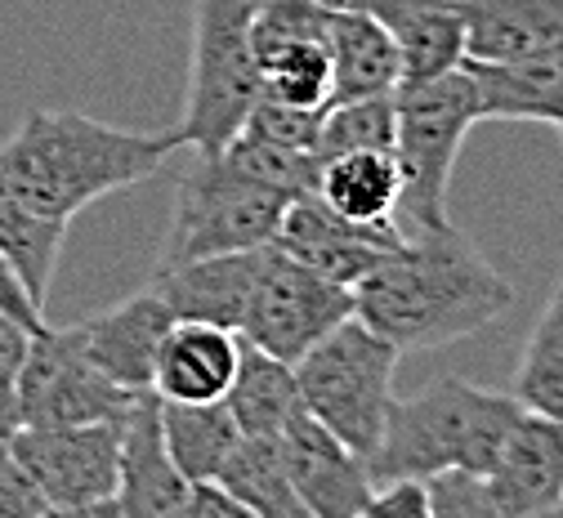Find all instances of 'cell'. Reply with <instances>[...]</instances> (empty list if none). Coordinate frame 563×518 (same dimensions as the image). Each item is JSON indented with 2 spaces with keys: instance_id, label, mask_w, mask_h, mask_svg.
I'll list each match as a JSON object with an SVG mask.
<instances>
[{
  "instance_id": "cell-29",
  "label": "cell",
  "mask_w": 563,
  "mask_h": 518,
  "mask_svg": "<svg viewBox=\"0 0 563 518\" xmlns=\"http://www.w3.org/2000/svg\"><path fill=\"white\" fill-rule=\"evenodd\" d=\"M335 153H394V95L327 103L318 121V162Z\"/></svg>"
},
{
  "instance_id": "cell-16",
  "label": "cell",
  "mask_w": 563,
  "mask_h": 518,
  "mask_svg": "<svg viewBox=\"0 0 563 518\" xmlns=\"http://www.w3.org/2000/svg\"><path fill=\"white\" fill-rule=\"evenodd\" d=\"M260 255H264V246L170 264V268H157L153 290L162 295L166 309L179 322H210V327L238 331L246 300H251V286H255V273H260Z\"/></svg>"
},
{
  "instance_id": "cell-27",
  "label": "cell",
  "mask_w": 563,
  "mask_h": 518,
  "mask_svg": "<svg viewBox=\"0 0 563 518\" xmlns=\"http://www.w3.org/2000/svg\"><path fill=\"white\" fill-rule=\"evenodd\" d=\"M260 63V99H277L291 108H327L331 103V58L327 41H291L255 58Z\"/></svg>"
},
{
  "instance_id": "cell-34",
  "label": "cell",
  "mask_w": 563,
  "mask_h": 518,
  "mask_svg": "<svg viewBox=\"0 0 563 518\" xmlns=\"http://www.w3.org/2000/svg\"><path fill=\"white\" fill-rule=\"evenodd\" d=\"M179 518H251V514L242 509V500H238L220 478H197V483H188V492H184Z\"/></svg>"
},
{
  "instance_id": "cell-4",
  "label": "cell",
  "mask_w": 563,
  "mask_h": 518,
  "mask_svg": "<svg viewBox=\"0 0 563 518\" xmlns=\"http://www.w3.org/2000/svg\"><path fill=\"white\" fill-rule=\"evenodd\" d=\"M394 366H398V344H389L380 331L349 313L309 353L291 362V372H296L300 407L367 461L376 452L385 411L394 403Z\"/></svg>"
},
{
  "instance_id": "cell-24",
  "label": "cell",
  "mask_w": 563,
  "mask_h": 518,
  "mask_svg": "<svg viewBox=\"0 0 563 518\" xmlns=\"http://www.w3.org/2000/svg\"><path fill=\"white\" fill-rule=\"evenodd\" d=\"M220 483L242 500L251 518H309L287 478L277 433H242L220 470Z\"/></svg>"
},
{
  "instance_id": "cell-12",
  "label": "cell",
  "mask_w": 563,
  "mask_h": 518,
  "mask_svg": "<svg viewBox=\"0 0 563 518\" xmlns=\"http://www.w3.org/2000/svg\"><path fill=\"white\" fill-rule=\"evenodd\" d=\"M282 461H287V478L305 505L309 518H358L367 514V500L376 492L367 461L344 448V442L313 420L305 407H296L277 433Z\"/></svg>"
},
{
  "instance_id": "cell-23",
  "label": "cell",
  "mask_w": 563,
  "mask_h": 518,
  "mask_svg": "<svg viewBox=\"0 0 563 518\" xmlns=\"http://www.w3.org/2000/svg\"><path fill=\"white\" fill-rule=\"evenodd\" d=\"M63 238H67L63 219L41 214L0 179V255L10 260V268L19 273V282L27 286V295L41 309L49 300V282H54V268L63 255Z\"/></svg>"
},
{
  "instance_id": "cell-38",
  "label": "cell",
  "mask_w": 563,
  "mask_h": 518,
  "mask_svg": "<svg viewBox=\"0 0 563 518\" xmlns=\"http://www.w3.org/2000/svg\"><path fill=\"white\" fill-rule=\"evenodd\" d=\"M559 130H563V125H559Z\"/></svg>"
},
{
  "instance_id": "cell-21",
  "label": "cell",
  "mask_w": 563,
  "mask_h": 518,
  "mask_svg": "<svg viewBox=\"0 0 563 518\" xmlns=\"http://www.w3.org/2000/svg\"><path fill=\"white\" fill-rule=\"evenodd\" d=\"M313 192L354 224H398L402 170L394 153H335L318 162Z\"/></svg>"
},
{
  "instance_id": "cell-13",
  "label": "cell",
  "mask_w": 563,
  "mask_h": 518,
  "mask_svg": "<svg viewBox=\"0 0 563 518\" xmlns=\"http://www.w3.org/2000/svg\"><path fill=\"white\" fill-rule=\"evenodd\" d=\"M483 478L492 505H497V518L554 514V505L563 500V416L523 407L497 465Z\"/></svg>"
},
{
  "instance_id": "cell-19",
  "label": "cell",
  "mask_w": 563,
  "mask_h": 518,
  "mask_svg": "<svg viewBox=\"0 0 563 518\" xmlns=\"http://www.w3.org/2000/svg\"><path fill=\"white\" fill-rule=\"evenodd\" d=\"M465 58L510 63L563 45V0H456Z\"/></svg>"
},
{
  "instance_id": "cell-26",
  "label": "cell",
  "mask_w": 563,
  "mask_h": 518,
  "mask_svg": "<svg viewBox=\"0 0 563 518\" xmlns=\"http://www.w3.org/2000/svg\"><path fill=\"white\" fill-rule=\"evenodd\" d=\"M394 41L402 81H430L465 63V23L456 0H426L394 27Z\"/></svg>"
},
{
  "instance_id": "cell-5",
  "label": "cell",
  "mask_w": 563,
  "mask_h": 518,
  "mask_svg": "<svg viewBox=\"0 0 563 518\" xmlns=\"http://www.w3.org/2000/svg\"><path fill=\"white\" fill-rule=\"evenodd\" d=\"M483 121L465 67L430 81H398L394 90V157L402 170L398 214L407 229L448 224V184L465 134Z\"/></svg>"
},
{
  "instance_id": "cell-7",
  "label": "cell",
  "mask_w": 563,
  "mask_h": 518,
  "mask_svg": "<svg viewBox=\"0 0 563 518\" xmlns=\"http://www.w3.org/2000/svg\"><path fill=\"white\" fill-rule=\"evenodd\" d=\"M291 197H282L242 170H233L220 153L192 162V170L179 179L175 214L162 246V268L188 264L201 255H224V251H255L277 238L282 210Z\"/></svg>"
},
{
  "instance_id": "cell-14",
  "label": "cell",
  "mask_w": 563,
  "mask_h": 518,
  "mask_svg": "<svg viewBox=\"0 0 563 518\" xmlns=\"http://www.w3.org/2000/svg\"><path fill=\"white\" fill-rule=\"evenodd\" d=\"M175 313L166 309V300L148 286L130 295V300L112 305L108 313L81 322V349L90 353V362L108 381H117L121 389L134 394H153V366H157V349L170 331Z\"/></svg>"
},
{
  "instance_id": "cell-20",
  "label": "cell",
  "mask_w": 563,
  "mask_h": 518,
  "mask_svg": "<svg viewBox=\"0 0 563 518\" xmlns=\"http://www.w3.org/2000/svg\"><path fill=\"white\" fill-rule=\"evenodd\" d=\"M327 58H331V103L394 95L402 81L394 32L367 14L327 19Z\"/></svg>"
},
{
  "instance_id": "cell-33",
  "label": "cell",
  "mask_w": 563,
  "mask_h": 518,
  "mask_svg": "<svg viewBox=\"0 0 563 518\" xmlns=\"http://www.w3.org/2000/svg\"><path fill=\"white\" fill-rule=\"evenodd\" d=\"M367 518H430V496L420 478L380 483L367 500Z\"/></svg>"
},
{
  "instance_id": "cell-35",
  "label": "cell",
  "mask_w": 563,
  "mask_h": 518,
  "mask_svg": "<svg viewBox=\"0 0 563 518\" xmlns=\"http://www.w3.org/2000/svg\"><path fill=\"white\" fill-rule=\"evenodd\" d=\"M318 5L331 10V14H367V19H376L394 32L411 10L426 5V0H318Z\"/></svg>"
},
{
  "instance_id": "cell-2",
  "label": "cell",
  "mask_w": 563,
  "mask_h": 518,
  "mask_svg": "<svg viewBox=\"0 0 563 518\" xmlns=\"http://www.w3.org/2000/svg\"><path fill=\"white\" fill-rule=\"evenodd\" d=\"M179 134L121 130L81 112H27L19 130L0 143V179L27 206L73 224V214L108 192L153 179L175 153Z\"/></svg>"
},
{
  "instance_id": "cell-36",
  "label": "cell",
  "mask_w": 563,
  "mask_h": 518,
  "mask_svg": "<svg viewBox=\"0 0 563 518\" xmlns=\"http://www.w3.org/2000/svg\"><path fill=\"white\" fill-rule=\"evenodd\" d=\"M0 313H10L27 327H45V309L27 295V286L19 282V273L10 268V260L0 255Z\"/></svg>"
},
{
  "instance_id": "cell-15",
  "label": "cell",
  "mask_w": 563,
  "mask_h": 518,
  "mask_svg": "<svg viewBox=\"0 0 563 518\" xmlns=\"http://www.w3.org/2000/svg\"><path fill=\"white\" fill-rule=\"evenodd\" d=\"M188 478L175 470L162 420L157 394H139V403L121 420V456H117V518H179Z\"/></svg>"
},
{
  "instance_id": "cell-28",
  "label": "cell",
  "mask_w": 563,
  "mask_h": 518,
  "mask_svg": "<svg viewBox=\"0 0 563 518\" xmlns=\"http://www.w3.org/2000/svg\"><path fill=\"white\" fill-rule=\"evenodd\" d=\"M515 398L528 411L563 416V277L550 295L541 322L532 327V340L515 376Z\"/></svg>"
},
{
  "instance_id": "cell-3",
  "label": "cell",
  "mask_w": 563,
  "mask_h": 518,
  "mask_svg": "<svg viewBox=\"0 0 563 518\" xmlns=\"http://www.w3.org/2000/svg\"><path fill=\"white\" fill-rule=\"evenodd\" d=\"M523 403L470 381H439L416 398H394L376 452L367 456L372 483L430 478L439 470L487 474L497 465Z\"/></svg>"
},
{
  "instance_id": "cell-9",
  "label": "cell",
  "mask_w": 563,
  "mask_h": 518,
  "mask_svg": "<svg viewBox=\"0 0 563 518\" xmlns=\"http://www.w3.org/2000/svg\"><path fill=\"white\" fill-rule=\"evenodd\" d=\"M349 313H354V290L327 282L322 273L268 242L238 335L282 362H296Z\"/></svg>"
},
{
  "instance_id": "cell-31",
  "label": "cell",
  "mask_w": 563,
  "mask_h": 518,
  "mask_svg": "<svg viewBox=\"0 0 563 518\" xmlns=\"http://www.w3.org/2000/svg\"><path fill=\"white\" fill-rule=\"evenodd\" d=\"M27 322L0 313V433H14L23 425L19 416V376H23V362H27V344H32Z\"/></svg>"
},
{
  "instance_id": "cell-6",
  "label": "cell",
  "mask_w": 563,
  "mask_h": 518,
  "mask_svg": "<svg viewBox=\"0 0 563 518\" xmlns=\"http://www.w3.org/2000/svg\"><path fill=\"white\" fill-rule=\"evenodd\" d=\"M251 14H255V0H197L188 103L175 134L184 147H192L201 157L220 153L260 99Z\"/></svg>"
},
{
  "instance_id": "cell-25",
  "label": "cell",
  "mask_w": 563,
  "mask_h": 518,
  "mask_svg": "<svg viewBox=\"0 0 563 518\" xmlns=\"http://www.w3.org/2000/svg\"><path fill=\"white\" fill-rule=\"evenodd\" d=\"M224 407H229V416L238 420L242 433H282L287 416L300 407L291 362H282V357L242 340L238 376L224 394Z\"/></svg>"
},
{
  "instance_id": "cell-22",
  "label": "cell",
  "mask_w": 563,
  "mask_h": 518,
  "mask_svg": "<svg viewBox=\"0 0 563 518\" xmlns=\"http://www.w3.org/2000/svg\"><path fill=\"white\" fill-rule=\"evenodd\" d=\"M157 420H162L166 452L188 483L220 478L224 461L233 456L238 438H242V429L224 403H162L157 398Z\"/></svg>"
},
{
  "instance_id": "cell-17",
  "label": "cell",
  "mask_w": 563,
  "mask_h": 518,
  "mask_svg": "<svg viewBox=\"0 0 563 518\" xmlns=\"http://www.w3.org/2000/svg\"><path fill=\"white\" fill-rule=\"evenodd\" d=\"M242 357V335L210 322H170L157 366L153 394L162 403H224Z\"/></svg>"
},
{
  "instance_id": "cell-10",
  "label": "cell",
  "mask_w": 563,
  "mask_h": 518,
  "mask_svg": "<svg viewBox=\"0 0 563 518\" xmlns=\"http://www.w3.org/2000/svg\"><path fill=\"white\" fill-rule=\"evenodd\" d=\"M139 403L134 389L108 381L90 353L81 349L77 327H36L27 344V362L19 376V416L23 425H90V420H125ZM19 425V429H23Z\"/></svg>"
},
{
  "instance_id": "cell-30",
  "label": "cell",
  "mask_w": 563,
  "mask_h": 518,
  "mask_svg": "<svg viewBox=\"0 0 563 518\" xmlns=\"http://www.w3.org/2000/svg\"><path fill=\"white\" fill-rule=\"evenodd\" d=\"M420 483L430 496V518H497L487 478L474 470H439Z\"/></svg>"
},
{
  "instance_id": "cell-18",
  "label": "cell",
  "mask_w": 563,
  "mask_h": 518,
  "mask_svg": "<svg viewBox=\"0 0 563 518\" xmlns=\"http://www.w3.org/2000/svg\"><path fill=\"white\" fill-rule=\"evenodd\" d=\"M474 81L483 121H545L563 125V45L510 58V63H461Z\"/></svg>"
},
{
  "instance_id": "cell-32",
  "label": "cell",
  "mask_w": 563,
  "mask_h": 518,
  "mask_svg": "<svg viewBox=\"0 0 563 518\" xmlns=\"http://www.w3.org/2000/svg\"><path fill=\"white\" fill-rule=\"evenodd\" d=\"M49 514L36 483L27 478V470L14 456V442L0 433V518H41Z\"/></svg>"
},
{
  "instance_id": "cell-37",
  "label": "cell",
  "mask_w": 563,
  "mask_h": 518,
  "mask_svg": "<svg viewBox=\"0 0 563 518\" xmlns=\"http://www.w3.org/2000/svg\"><path fill=\"white\" fill-rule=\"evenodd\" d=\"M255 5H260V0H255Z\"/></svg>"
},
{
  "instance_id": "cell-1",
  "label": "cell",
  "mask_w": 563,
  "mask_h": 518,
  "mask_svg": "<svg viewBox=\"0 0 563 518\" xmlns=\"http://www.w3.org/2000/svg\"><path fill=\"white\" fill-rule=\"evenodd\" d=\"M515 286L448 224L402 229V242L354 286V318L402 349H443L497 322Z\"/></svg>"
},
{
  "instance_id": "cell-11",
  "label": "cell",
  "mask_w": 563,
  "mask_h": 518,
  "mask_svg": "<svg viewBox=\"0 0 563 518\" xmlns=\"http://www.w3.org/2000/svg\"><path fill=\"white\" fill-rule=\"evenodd\" d=\"M402 242V224H354V219L335 214L318 192L296 197L282 210V224L273 246L287 251L291 260L309 264L335 286L354 290L394 246Z\"/></svg>"
},
{
  "instance_id": "cell-8",
  "label": "cell",
  "mask_w": 563,
  "mask_h": 518,
  "mask_svg": "<svg viewBox=\"0 0 563 518\" xmlns=\"http://www.w3.org/2000/svg\"><path fill=\"white\" fill-rule=\"evenodd\" d=\"M10 442L49 514H117L121 420L23 425Z\"/></svg>"
}]
</instances>
